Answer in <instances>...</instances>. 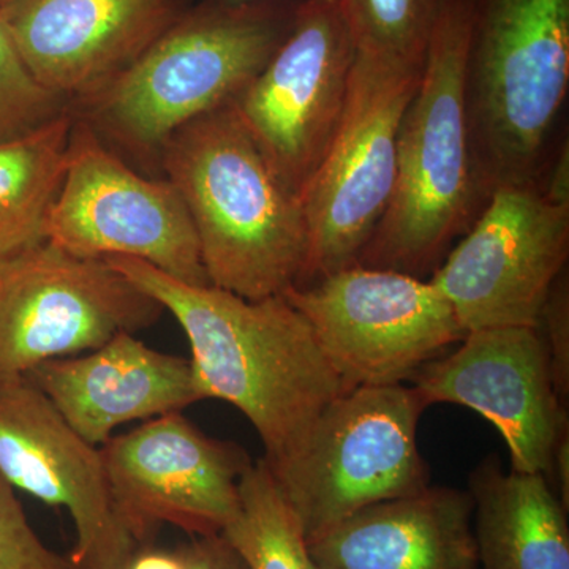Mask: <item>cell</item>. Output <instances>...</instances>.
<instances>
[{"instance_id": "1", "label": "cell", "mask_w": 569, "mask_h": 569, "mask_svg": "<svg viewBox=\"0 0 569 569\" xmlns=\"http://www.w3.org/2000/svg\"><path fill=\"white\" fill-rule=\"evenodd\" d=\"M107 261L174 317L189 340L201 399L223 400L249 419L272 473L351 389L312 326L282 295L250 301L212 284L181 282L133 258Z\"/></svg>"}, {"instance_id": "2", "label": "cell", "mask_w": 569, "mask_h": 569, "mask_svg": "<svg viewBox=\"0 0 569 569\" xmlns=\"http://www.w3.org/2000/svg\"><path fill=\"white\" fill-rule=\"evenodd\" d=\"M162 151L212 287L258 301L299 283L307 260L301 204L266 162L233 102L176 130Z\"/></svg>"}, {"instance_id": "3", "label": "cell", "mask_w": 569, "mask_h": 569, "mask_svg": "<svg viewBox=\"0 0 569 569\" xmlns=\"http://www.w3.org/2000/svg\"><path fill=\"white\" fill-rule=\"evenodd\" d=\"M470 18L471 0L441 3L421 80L400 122L395 190L358 264L432 274L488 203L468 129Z\"/></svg>"}, {"instance_id": "4", "label": "cell", "mask_w": 569, "mask_h": 569, "mask_svg": "<svg viewBox=\"0 0 569 569\" xmlns=\"http://www.w3.org/2000/svg\"><path fill=\"white\" fill-rule=\"evenodd\" d=\"M301 0H203L182 13L102 91L97 119L138 148L233 102L293 28Z\"/></svg>"}, {"instance_id": "5", "label": "cell", "mask_w": 569, "mask_h": 569, "mask_svg": "<svg viewBox=\"0 0 569 569\" xmlns=\"http://www.w3.org/2000/svg\"><path fill=\"white\" fill-rule=\"evenodd\" d=\"M569 86V0H471L468 129L488 197L537 182Z\"/></svg>"}, {"instance_id": "6", "label": "cell", "mask_w": 569, "mask_h": 569, "mask_svg": "<svg viewBox=\"0 0 569 569\" xmlns=\"http://www.w3.org/2000/svg\"><path fill=\"white\" fill-rule=\"evenodd\" d=\"M426 403L407 385L356 387L318 418L274 478L307 541L372 505L429 488L418 448Z\"/></svg>"}, {"instance_id": "7", "label": "cell", "mask_w": 569, "mask_h": 569, "mask_svg": "<svg viewBox=\"0 0 569 569\" xmlns=\"http://www.w3.org/2000/svg\"><path fill=\"white\" fill-rule=\"evenodd\" d=\"M422 67L356 54L342 121L298 197L307 260L296 287L358 264L395 190L400 122Z\"/></svg>"}, {"instance_id": "8", "label": "cell", "mask_w": 569, "mask_h": 569, "mask_svg": "<svg viewBox=\"0 0 569 569\" xmlns=\"http://www.w3.org/2000/svg\"><path fill=\"white\" fill-rule=\"evenodd\" d=\"M163 307L107 260L41 241L0 258V383L149 328Z\"/></svg>"}, {"instance_id": "9", "label": "cell", "mask_w": 569, "mask_h": 569, "mask_svg": "<svg viewBox=\"0 0 569 569\" xmlns=\"http://www.w3.org/2000/svg\"><path fill=\"white\" fill-rule=\"evenodd\" d=\"M348 387L406 385L467 332L425 277L355 264L282 295Z\"/></svg>"}, {"instance_id": "10", "label": "cell", "mask_w": 569, "mask_h": 569, "mask_svg": "<svg viewBox=\"0 0 569 569\" xmlns=\"http://www.w3.org/2000/svg\"><path fill=\"white\" fill-rule=\"evenodd\" d=\"M44 241L77 257L133 258L181 282L211 284L192 219L173 183L134 173L88 123L74 122Z\"/></svg>"}, {"instance_id": "11", "label": "cell", "mask_w": 569, "mask_h": 569, "mask_svg": "<svg viewBox=\"0 0 569 569\" xmlns=\"http://www.w3.org/2000/svg\"><path fill=\"white\" fill-rule=\"evenodd\" d=\"M358 47L340 0H301L293 28L233 100L277 179L296 198L335 140Z\"/></svg>"}, {"instance_id": "12", "label": "cell", "mask_w": 569, "mask_h": 569, "mask_svg": "<svg viewBox=\"0 0 569 569\" xmlns=\"http://www.w3.org/2000/svg\"><path fill=\"white\" fill-rule=\"evenodd\" d=\"M568 254L569 208L550 203L537 182L508 183L490 192L429 280L467 335L500 326L539 328Z\"/></svg>"}, {"instance_id": "13", "label": "cell", "mask_w": 569, "mask_h": 569, "mask_svg": "<svg viewBox=\"0 0 569 569\" xmlns=\"http://www.w3.org/2000/svg\"><path fill=\"white\" fill-rule=\"evenodd\" d=\"M100 455L119 518L140 546L164 526L190 538L222 535L253 463L246 449L206 436L182 413L112 436Z\"/></svg>"}, {"instance_id": "14", "label": "cell", "mask_w": 569, "mask_h": 569, "mask_svg": "<svg viewBox=\"0 0 569 569\" xmlns=\"http://www.w3.org/2000/svg\"><path fill=\"white\" fill-rule=\"evenodd\" d=\"M426 407L470 408L503 437L512 470L552 477L553 451L569 426L541 329L500 326L471 331L452 353L411 378Z\"/></svg>"}, {"instance_id": "15", "label": "cell", "mask_w": 569, "mask_h": 569, "mask_svg": "<svg viewBox=\"0 0 569 569\" xmlns=\"http://www.w3.org/2000/svg\"><path fill=\"white\" fill-rule=\"evenodd\" d=\"M0 477L69 512L74 569H123L140 548L119 518L100 448L78 436L26 377L0 383Z\"/></svg>"}, {"instance_id": "16", "label": "cell", "mask_w": 569, "mask_h": 569, "mask_svg": "<svg viewBox=\"0 0 569 569\" xmlns=\"http://www.w3.org/2000/svg\"><path fill=\"white\" fill-rule=\"evenodd\" d=\"M182 13L179 0H2L0 17L33 78L91 99Z\"/></svg>"}, {"instance_id": "17", "label": "cell", "mask_w": 569, "mask_h": 569, "mask_svg": "<svg viewBox=\"0 0 569 569\" xmlns=\"http://www.w3.org/2000/svg\"><path fill=\"white\" fill-rule=\"evenodd\" d=\"M78 433L103 447L119 426L182 413L201 402L190 359L162 353L130 332L26 377Z\"/></svg>"}, {"instance_id": "18", "label": "cell", "mask_w": 569, "mask_h": 569, "mask_svg": "<svg viewBox=\"0 0 569 569\" xmlns=\"http://www.w3.org/2000/svg\"><path fill=\"white\" fill-rule=\"evenodd\" d=\"M307 542L321 569H479L473 501L443 486L361 509Z\"/></svg>"}, {"instance_id": "19", "label": "cell", "mask_w": 569, "mask_h": 569, "mask_svg": "<svg viewBox=\"0 0 569 569\" xmlns=\"http://www.w3.org/2000/svg\"><path fill=\"white\" fill-rule=\"evenodd\" d=\"M542 473L489 456L470 475L479 568L569 569L568 509Z\"/></svg>"}, {"instance_id": "20", "label": "cell", "mask_w": 569, "mask_h": 569, "mask_svg": "<svg viewBox=\"0 0 569 569\" xmlns=\"http://www.w3.org/2000/svg\"><path fill=\"white\" fill-rule=\"evenodd\" d=\"M73 127L70 112L63 111L32 132L0 140V258L44 241Z\"/></svg>"}, {"instance_id": "21", "label": "cell", "mask_w": 569, "mask_h": 569, "mask_svg": "<svg viewBox=\"0 0 569 569\" xmlns=\"http://www.w3.org/2000/svg\"><path fill=\"white\" fill-rule=\"evenodd\" d=\"M222 537L247 569H321L298 516L263 459L242 477L239 509Z\"/></svg>"}, {"instance_id": "22", "label": "cell", "mask_w": 569, "mask_h": 569, "mask_svg": "<svg viewBox=\"0 0 569 569\" xmlns=\"http://www.w3.org/2000/svg\"><path fill=\"white\" fill-rule=\"evenodd\" d=\"M358 51L425 66L443 0H340Z\"/></svg>"}, {"instance_id": "23", "label": "cell", "mask_w": 569, "mask_h": 569, "mask_svg": "<svg viewBox=\"0 0 569 569\" xmlns=\"http://www.w3.org/2000/svg\"><path fill=\"white\" fill-rule=\"evenodd\" d=\"M66 102L33 78L0 17V140L39 129L67 111Z\"/></svg>"}, {"instance_id": "24", "label": "cell", "mask_w": 569, "mask_h": 569, "mask_svg": "<svg viewBox=\"0 0 569 569\" xmlns=\"http://www.w3.org/2000/svg\"><path fill=\"white\" fill-rule=\"evenodd\" d=\"M0 569H74L33 530L17 490L0 477Z\"/></svg>"}, {"instance_id": "25", "label": "cell", "mask_w": 569, "mask_h": 569, "mask_svg": "<svg viewBox=\"0 0 569 569\" xmlns=\"http://www.w3.org/2000/svg\"><path fill=\"white\" fill-rule=\"evenodd\" d=\"M548 347L553 387L561 403L569 400V288L567 271L553 283L539 321Z\"/></svg>"}, {"instance_id": "26", "label": "cell", "mask_w": 569, "mask_h": 569, "mask_svg": "<svg viewBox=\"0 0 569 569\" xmlns=\"http://www.w3.org/2000/svg\"><path fill=\"white\" fill-rule=\"evenodd\" d=\"M182 550L187 569H247L222 535L193 537Z\"/></svg>"}, {"instance_id": "27", "label": "cell", "mask_w": 569, "mask_h": 569, "mask_svg": "<svg viewBox=\"0 0 569 569\" xmlns=\"http://www.w3.org/2000/svg\"><path fill=\"white\" fill-rule=\"evenodd\" d=\"M548 171L546 176H539L538 187L541 193L552 204L561 206V208H569V146L568 140H565L560 146L559 152L553 157L552 163L548 168H542Z\"/></svg>"}, {"instance_id": "28", "label": "cell", "mask_w": 569, "mask_h": 569, "mask_svg": "<svg viewBox=\"0 0 569 569\" xmlns=\"http://www.w3.org/2000/svg\"><path fill=\"white\" fill-rule=\"evenodd\" d=\"M123 569H187L182 546L178 549H160L152 545L140 546Z\"/></svg>"}, {"instance_id": "29", "label": "cell", "mask_w": 569, "mask_h": 569, "mask_svg": "<svg viewBox=\"0 0 569 569\" xmlns=\"http://www.w3.org/2000/svg\"><path fill=\"white\" fill-rule=\"evenodd\" d=\"M552 478L559 481V498L569 511V426L561 430L553 451Z\"/></svg>"}, {"instance_id": "30", "label": "cell", "mask_w": 569, "mask_h": 569, "mask_svg": "<svg viewBox=\"0 0 569 569\" xmlns=\"http://www.w3.org/2000/svg\"><path fill=\"white\" fill-rule=\"evenodd\" d=\"M231 2H246V0H231Z\"/></svg>"}, {"instance_id": "31", "label": "cell", "mask_w": 569, "mask_h": 569, "mask_svg": "<svg viewBox=\"0 0 569 569\" xmlns=\"http://www.w3.org/2000/svg\"><path fill=\"white\" fill-rule=\"evenodd\" d=\"M0 2H2V0H0Z\"/></svg>"}]
</instances>
